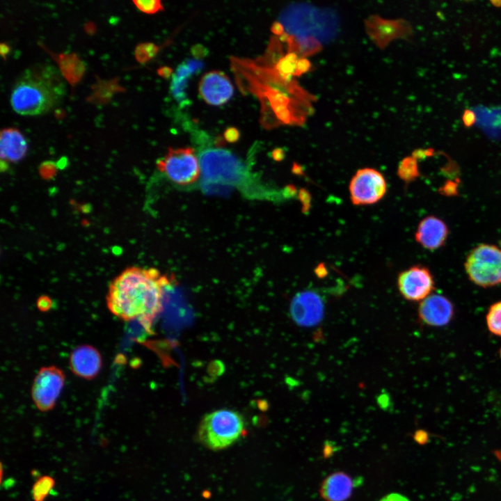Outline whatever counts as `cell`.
Instances as JSON below:
<instances>
[{
	"mask_svg": "<svg viewBox=\"0 0 501 501\" xmlns=\"http://www.w3.org/2000/svg\"><path fill=\"white\" fill-rule=\"evenodd\" d=\"M230 63L239 89L259 100L264 127L302 125L313 111L312 102L316 98L296 80L283 79L273 67L234 56L230 58Z\"/></svg>",
	"mask_w": 501,
	"mask_h": 501,
	"instance_id": "cell-1",
	"label": "cell"
},
{
	"mask_svg": "<svg viewBox=\"0 0 501 501\" xmlns=\"http://www.w3.org/2000/svg\"><path fill=\"white\" fill-rule=\"evenodd\" d=\"M170 278L154 268H127L111 282L107 306L116 317L125 321L136 320L150 332L162 310L165 286Z\"/></svg>",
	"mask_w": 501,
	"mask_h": 501,
	"instance_id": "cell-2",
	"label": "cell"
},
{
	"mask_svg": "<svg viewBox=\"0 0 501 501\" xmlns=\"http://www.w3.org/2000/svg\"><path fill=\"white\" fill-rule=\"evenodd\" d=\"M66 84L54 65L40 63L25 70L14 84L10 104L22 116L44 114L64 98Z\"/></svg>",
	"mask_w": 501,
	"mask_h": 501,
	"instance_id": "cell-3",
	"label": "cell"
},
{
	"mask_svg": "<svg viewBox=\"0 0 501 501\" xmlns=\"http://www.w3.org/2000/svg\"><path fill=\"white\" fill-rule=\"evenodd\" d=\"M199 162L205 189L213 186H232L244 189L246 193H253L250 173L230 151L207 148L200 152Z\"/></svg>",
	"mask_w": 501,
	"mask_h": 501,
	"instance_id": "cell-4",
	"label": "cell"
},
{
	"mask_svg": "<svg viewBox=\"0 0 501 501\" xmlns=\"http://www.w3.org/2000/svg\"><path fill=\"white\" fill-rule=\"evenodd\" d=\"M245 431L246 422L240 413L222 408L207 413L201 419L197 438L206 448L220 451L237 442Z\"/></svg>",
	"mask_w": 501,
	"mask_h": 501,
	"instance_id": "cell-5",
	"label": "cell"
},
{
	"mask_svg": "<svg viewBox=\"0 0 501 501\" xmlns=\"http://www.w3.org/2000/svg\"><path fill=\"white\" fill-rule=\"evenodd\" d=\"M464 267L475 285L484 288L500 285L501 248L493 244H479L467 255Z\"/></svg>",
	"mask_w": 501,
	"mask_h": 501,
	"instance_id": "cell-6",
	"label": "cell"
},
{
	"mask_svg": "<svg viewBox=\"0 0 501 501\" xmlns=\"http://www.w3.org/2000/svg\"><path fill=\"white\" fill-rule=\"evenodd\" d=\"M157 166L172 182L182 186L194 183L201 174L199 159L194 149L189 147L169 148Z\"/></svg>",
	"mask_w": 501,
	"mask_h": 501,
	"instance_id": "cell-7",
	"label": "cell"
},
{
	"mask_svg": "<svg viewBox=\"0 0 501 501\" xmlns=\"http://www.w3.org/2000/svg\"><path fill=\"white\" fill-rule=\"evenodd\" d=\"M386 189L384 176L372 168L358 170L349 186L350 198L355 205H368L377 202L384 196Z\"/></svg>",
	"mask_w": 501,
	"mask_h": 501,
	"instance_id": "cell-8",
	"label": "cell"
},
{
	"mask_svg": "<svg viewBox=\"0 0 501 501\" xmlns=\"http://www.w3.org/2000/svg\"><path fill=\"white\" fill-rule=\"evenodd\" d=\"M65 383L63 372L57 367L41 368L35 375L31 397L35 406L40 411L52 409L59 397Z\"/></svg>",
	"mask_w": 501,
	"mask_h": 501,
	"instance_id": "cell-9",
	"label": "cell"
},
{
	"mask_svg": "<svg viewBox=\"0 0 501 501\" xmlns=\"http://www.w3.org/2000/svg\"><path fill=\"white\" fill-rule=\"evenodd\" d=\"M397 287L406 300L420 302L433 294L435 289L434 278L428 267L414 265L399 273Z\"/></svg>",
	"mask_w": 501,
	"mask_h": 501,
	"instance_id": "cell-10",
	"label": "cell"
},
{
	"mask_svg": "<svg viewBox=\"0 0 501 501\" xmlns=\"http://www.w3.org/2000/svg\"><path fill=\"white\" fill-rule=\"evenodd\" d=\"M322 298L314 291H303L298 293L290 304V314L299 325L310 327L317 325L324 315Z\"/></svg>",
	"mask_w": 501,
	"mask_h": 501,
	"instance_id": "cell-11",
	"label": "cell"
},
{
	"mask_svg": "<svg viewBox=\"0 0 501 501\" xmlns=\"http://www.w3.org/2000/svg\"><path fill=\"white\" fill-rule=\"evenodd\" d=\"M455 309L452 301L440 294H431L420 302L418 315L424 325L443 327L448 325L454 317Z\"/></svg>",
	"mask_w": 501,
	"mask_h": 501,
	"instance_id": "cell-12",
	"label": "cell"
},
{
	"mask_svg": "<svg viewBox=\"0 0 501 501\" xmlns=\"http://www.w3.org/2000/svg\"><path fill=\"white\" fill-rule=\"evenodd\" d=\"M365 24L368 35L380 48H385L392 40L406 38L412 33L411 25L402 19H385L371 16Z\"/></svg>",
	"mask_w": 501,
	"mask_h": 501,
	"instance_id": "cell-13",
	"label": "cell"
},
{
	"mask_svg": "<svg viewBox=\"0 0 501 501\" xmlns=\"http://www.w3.org/2000/svg\"><path fill=\"white\" fill-rule=\"evenodd\" d=\"M198 90L201 98L206 103L220 106L232 97L234 87L224 72L213 70L202 76Z\"/></svg>",
	"mask_w": 501,
	"mask_h": 501,
	"instance_id": "cell-14",
	"label": "cell"
},
{
	"mask_svg": "<svg viewBox=\"0 0 501 501\" xmlns=\"http://www.w3.org/2000/svg\"><path fill=\"white\" fill-rule=\"evenodd\" d=\"M449 235V228L444 221L436 216H428L420 221L415 234V241L430 250L443 246Z\"/></svg>",
	"mask_w": 501,
	"mask_h": 501,
	"instance_id": "cell-15",
	"label": "cell"
},
{
	"mask_svg": "<svg viewBox=\"0 0 501 501\" xmlns=\"http://www.w3.org/2000/svg\"><path fill=\"white\" fill-rule=\"evenodd\" d=\"M70 367L72 372L79 377L93 379L102 367L101 355L93 346H78L70 356Z\"/></svg>",
	"mask_w": 501,
	"mask_h": 501,
	"instance_id": "cell-16",
	"label": "cell"
},
{
	"mask_svg": "<svg viewBox=\"0 0 501 501\" xmlns=\"http://www.w3.org/2000/svg\"><path fill=\"white\" fill-rule=\"evenodd\" d=\"M27 149L26 140L18 129L6 128L1 130L0 136L1 165L4 164L5 169L8 167V162H17L22 159L26 154Z\"/></svg>",
	"mask_w": 501,
	"mask_h": 501,
	"instance_id": "cell-17",
	"label": "cell"
},
{
	"mask_svg": "<svg viewBox=\"0 0 501 501\" xmlns=\"http://www.w3.org/2000/svg\"><path fill=\"white\" fill-rule=\"evenodd\" d=\"M355 483L347 474L335 472L326 477L320 488V495L326 501H344L351 495Z\"/></svg>",
	"mask_w": 501,
	"mask_h": 501,
	"instance_id": "cell-18",
	"label": "cell"
},
{
	"mask_svg": "<svg viewBox=\"0 0 501 501\" xmlns=\"http://www.w3.org/2000/svg\"><path fill=\"white\" fill-rule=\"evenodd\" d=\"M192 74H193V72L186 63L184 61L177 66L176 71L172 76L170 84L171 93L175 100L177 101L181 106H184L189 104L186 88L189 79Z\"/></svg>",
	"mask_w": 501,
	"mask_h": 501,
	"instance_id": "cell-19",
	"label": "cell"
},
{
	"mask_svg": "<svg viewBox=\"0 0 501 501\" xmlns=\"http://www.w3.org/2000/svg\"><path fill=\"white\" fill-rule=\"evenodd\" d=\"M477 123L486 131L501 132V106L477 107Z\"/></svg>",
	"mask_w": 501,
	"mask_h": 501,
	"instance_id": "cell-20",
	"label": "cell"
},
{
	"mask_svg": "<svg viewBox=\"0 0 501 501\" xmlns=\"http://www.w3.org/2000/svg\"><path fill=\"white\" fill-rule=\"evenodd\" d=\"M58 63L61 66V73L70 82L74 83L73 72L77 81H79L84 72L83 63L76 56L67 55L60 56Z\"/></svg>",
	"mask_w": 501,
	"mask_h": 501,
	"instance_id": "cell-21",
	"label": "cell"
},
{
	"mask_svg": "<svg viewBox=\"0 0 501 501\" xmlns=\"http://www.w3.org/2000/svg\"><path fill=\"white\" fill-rule=\"evenodd\" d=\"M299 58L296 53L287 52L278 61L274 68L283 79L290 81L294 79L292 77L294 76L296 64Z\"/></svg>",
	"mask_w": 501,
	"mask_h": 501,
	"instance_id": "cell-22",
	"label": "cell"
},
{
	"mask_svg": "<svg viewBox=\"0 0 501 501\" xmlns=\"http://www.w3.org/2000/svg\"><path fill=\"white\" fill-rule=\"evenodd\" d=\"M55 486V480L49 475H43L34 482L31 494L33 501H45Z\"/></svg>",
	"mask_w": 501,
	"mask_h": 501,
	"instance_id": "cell-23",
	"label": "cell"
},
{
	"mask_svg": "<svg viewBox=\"0 0 501 501\" xmlns=\"http://www.w3.org/2000/svg\"><path fill=\"white\" fill-rule=\"evenodd\" d=\"M486 324L491 333L501 337V301L490 305L486 315Z\"/></svg>",
	"mask_w": 501,
	"mask_h": 501,
	"instance_id": "cell-24",
	"label": "cell"
},
{
	"mask_svg": "<svg viewBox=\"0 0 501 501\" xmlns=\"http://www.w3.org/2000/svg\"><path fill=\"white\" fill-rule=\"evenodd\" d=\"M397 175L406 182H410L418 177L420 173L418 161L412 156L404 158L399 164Z\"/></svg>",
	"mask_w": 501,
	"mask_h": 501,
	"instance_id": "cell-25",
	"label": "cell"
},
{
	"mask_svg": "<svg viewBox=\"0 0 501 501\" xmlns=\"http://www.w3.org/2000/svg\"><path fill=\"white\" fill-rule=\"evenodd\" d=\"M158 51V46L151 42H145L139 44L136 47L134 54L139 63H145L154 57Z\"/></svg>",
	"mask_w": 501,
	"mask_h": 501,
	"instance_id": "cell-26",
	"label": "cell"
},
{
	"mask_svg": "<svg viewBox=\"0 0 501 501\" xmlns=\"http://www.w3.org/2000/svg\"><path fill=\"white\" fill-rule=\"evenodd\" d=\"M132 2L139 10L147 14H154L164 10L162 3L159 0H134Z\"/></svg>",
	"mask_w": 501,
	"mask_h": 501,
	"instance_id": "cell-27",
	"label": "cell"
},
{
	"mask_svg": "<svg viewBox=\"0 0 501 501\" xmlns=\"http://www.w3.org/2000/svg\"><path fill=\"white\" fill-rule=\"evenodd\" d=\"M311 68V63L305 57H299L296 64V71L294 76L300 77L301 75L308 72Z\"/></svg>",
	"mask_w": 501,
	"mask_h": 501,
	"instance_id": "cell-28",
	"label": "cell"
},
{
	"mask_svg": "<svg viewBox=\"0 0 501 501\" xmlns=\"http://www.w3.org/2000/svg\"><path fill=\"white\" fill-rule=\"evenodd\" d=\"M477 114L473 109H466L462 115L463 124L466 127H470L477 123Z\"/></svg>",
	"mask_w": 501,
	"mask_h": 501,
	"instance_id": "cell-29",
	"label": "cell"
},
{
	"mask_svg": "<svg viewBox=\"0 0 501 501\" xmlns=\"http://www.w3.org/2000/svg\"><path fill=\"white\" fill-rule=\"evenodd\" d=\"M239 130L233 127L227 128L223 134L225 139L230 143L237 141L239 138Z\"/></svg>",
	"mask_w": 501,
	"mask_h": 501,
	"instance_id": "cell-30",
	"label": "cell"
},
{
	"mask_svg": "<svg viewBox=\"0 0 501 501\" xmlns=\"http://www.w3.org/2000/svg\"><path fill=\"white\" fill-rule=\"evenodd\" d=\"M434 150L433 149H418L413 152L412 157L415 159H422L427 157L433 156Z\"/></svg>",
	"mask_w": 501,
	"mask_h": 501,
	"instance_id": "cell-31",
	"label": "cell"
},
{
	"mask_svg": "<svg viewBox=\"0 0 501 501\" xmlns=\"http://www.w3.org/2000/svg\"><path fill=\"white\" fill-rule=\"evenodd\" d=\"M206 48L202 45H196L191 48V54L196 59L205 57L207 54Z\"/></svg>",
	"mask_w": 501,
	"mask_h": 501,
	"instance_id": "cell-32",
	"label": "cell"
},
{
	"mask_svg": "<svg viewBox=\"0 0 501 501\" xmlns=\"http://www.w3.org/2000/svg\"><path fill=\"white\" fill-rule=\"evenodd\" d=\"M379 501H410L405 496L399 493H390L383 497Z\"/></svg>",
	"mask_w": 501,
	"mask_h": 501,
	"instance_id": "cell-33",
	"label": "cell"
},
{
	"mask_svg": "<svg viewBox=\"0 0 501 501\" xmlns=\"http://www.w3.org/2000/svg\"><path fill=\"white\" fill-rule=\"evenodd\" d=\"M157 73L158 74L164 78V79H168L173 74V70L171 67L168 66H164L161 67L159 69H157Z\"/></svg>",
	"mask_w": 501,
	"mask_h": 501,
	"instance_id": "cell-34",
	"label": "cell"
},
{
	"mask_svg": "<svg viewBox=\"0 0 501 501\" xmlns=\"http://www.w3.org/2000/svg\"><path fill=\"white\" fill-rule=\"evenodd\" d=\"M271 31L278 37L285 33V29L283 24L279 22H275L271 26Z\"/></svg>",
	"mask_w": 501,
	"mask_h": 501,
	"instance_id": "cell-35",
	"label": "cell"
},
{
	"mask_svg": "<svg viewBox=\"0 0 501 501\" xmlns=\"http://www.w3.org/2000/svg\"><path fill=\"white\" fill-rule=\"evenodd\" d=\"M415 439L418 443L424 444L428 441V434L424 431H418L415 433Z\"/></svg>",
	"mask_w": 501,
	"mask_h": 501,
	"instance_id": "cell-36",
	"label": "cell"
},
{
	"mask_svg": "<svg viewBox=\"0 0 501 501\" xmlns=\"http://www.w3.org/2000/svg\"><path fill=\"white\" fill-rule=\"evenodd\" d=\"M273 157L276 160H281L284 157L283 150L280 148H277L273 152Z\"/></svg>",
	"mask_w": 501,
	"mask_h": 501,
	"instance_id": "cell-37",
	"label": "cell"
},
{
	"mask_svg": "<svg viewBox=\"0 0 501 501\" xmlns=\"http://www.w3.org/2000/svg\"><path fill=\"white\" fill-rule=\"evenodd\" d=\"M9 51L10 48L6 44L1 43L0 45V53L3 57L5 58V56L9 53Z\"/></svg>",
	"mask_w": 501,
	"mask_h": 501,
	"instance_id": "cell-38",
	"label": "cell"
},
{
	"mask_svg": "<svg viewBox=\"0 0 501 501\" xmlns=\"http://www.w3.org/2000/svg\"><path fill=\"white\" fill-rule=\"evenodd\" d=\"M289 36H290V35L289 33L285 32L284 33H283L281 35H280L278 37V39L281 42H287V41L289 40Z\"/></svg>",
	"mask_w": 501,
	"mask_h": 501,
	"instance_id": "cell-39",
	"label": "cell"
},
{
	"mask_svg": "<svg viewBox=\"0 0 501 501\" xmlns=\"http://www.w3.org/2000/svg\"><path fill=\"white\" fill-rule=\"evenodd\" d=\"M491 3L496 8H501V0L491 1Z\"/></svg>",
	"mask_w": 501,
	"mask_h": 501,
	"instance_id": "cell-40",
	"label": "cell"
},
{
	"mask_svg": "<svg viewBox=\"0 0 501 501\" xmlns=\"http://www.w3.org/2000/svg\"><path fill=\"white\" fill-rule=\"evenodd\" d=\"M500 460H501V458H500Z\"/></svg>",
	"mask_w": 501,
	"mask_h": 501,
	"instance_id": "cell-41",
	"label": "cell"
}]
</instances>
